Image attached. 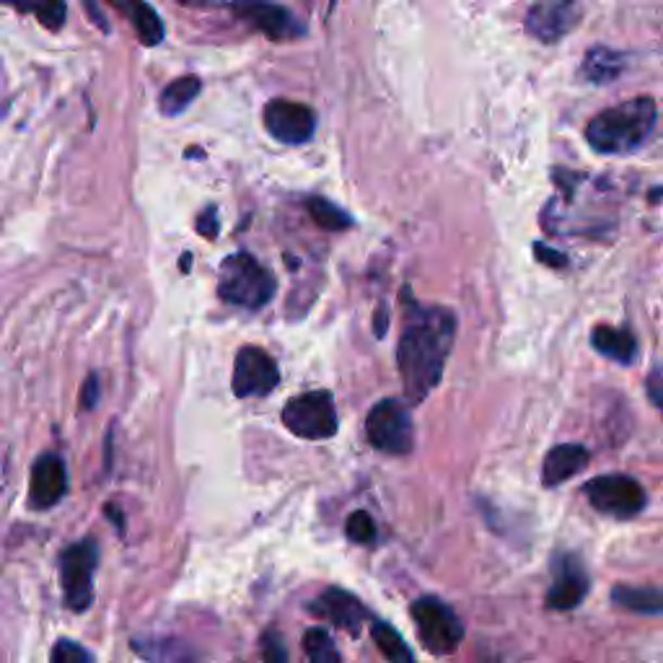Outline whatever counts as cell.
I'll return each mask as SVG.
<instances>
[{
    "label": "cell",
    "mask_w": 663,
    "mask_h": 663,
    "mask_svg": "<svg viewBox=\"0 0 663 663\" xmlns=\"http://www.w3.org/2000/svg\"><path fill=\"white\" fill-rule=\"evenodd\" d=\"M534 254H537L539 262H545V265H550L554 270L567 265V257L560 254V249H550L545 247V243H537V247H534Z\"/></svg>",
    "instance_id": "31"
},
{
    "label": "cell",
    "mask_w": 663,
    "mask_h": 663,
    "mask_svg": "<svg viewBox=\"0 0 663 663\" xmlns=\"http://www.w3.org/2000/svg\"><path fill=\"white\" fill-rule=\"evenodd\" d=\"M198 232L205 236V239H213V236L218 234V213H215V208H208V211L200 215Z\"/></svg>",
    "instance_id": "32"
},
{
    "label": "cell",
    "mask_w": 663,
    "mask_h": 663,
    "mask_svg": "<svg viewBox=\"0 0 663 663\" xmlns=\"http://www.w3.org/2000/svg\"><path fill=\"white\" fill-rule=\"evenodd\" d=\"M280 384V371L273 358L260 348H241L234 363V395L236 397H265Z\"/></svg>",
    "instance_id": "9"
},
{
    "label": "cell",
    "mask_w": 663,
    "mask_h": 663,
    "mask_svg": "<svg viewBox=\"0 0 663 663\" xmlns=\"http://www.w3.org/2000/svg\"><path fill=\"white\" fill-rule=\"evenodd\" d=\"M412 622H415L421 642L433 655H449L462 646L464 625L449 604L436 597H423L412 604Z\"/></svg>",
    "instance_id": "4"
},
{
    "label": "cell",
    "mask_w": 663,
    "mask_h": 663,
    "mask_svg": "<svg viewBox=\"0 0 663 663\" xmlns=\"http://www.w3.org/2000/svg\"><path fill=\"white\" fill-rule=\"evenodd\" d=\"M120 9L127 13V18H130L135 32H138L140 42L153 47L159 45L161 39H164V24H161L159 13H155L151 5L146 3H120Z\"/></svg>",
    "instance_id": "23"
},
{
    "label": "cell",
    "mask_w": 663,
    "mask_h": 663,
    "mask_svg": "<svg viewBox=\"0 0 663 663\" xmlns=\"http://www.w3.org/2000/svg\"><path fill=\"white\" fill-rule=\"evenodd\" d=\"M67 490V472L63 459L55 453H45L32 466V487H29V503L32 509L45 511L60 503V498Z\"/></svg>",
    "instance_id": "14"
},
{
    "label": "cell",
    "mask_w": 663,
    "mask_h": 663,
    "mask_svg": "<svg viewBox=\"0 0 663 663\" xmlns=\"http://www.w3.org/2000/svg\"><path fill=\"white\" fill-rule=\"evenodd\" d=\"M307 208L311 221H314L320 228H324V232H345V228L353 226V218H350L342 208H337L335 202L324 198H311L307 202Z\"/></svg>",
    "instance_id": "24"
},
{
    "label": "cell",
    "mask_w": 663,
    "mask_h": 663,
    "mask_svg": "<svg viewBox=\"0 0 663 663\" xmlns=\"http://www.w3.org/2000/svg\"><path fill=\"white\" fill-rule=\"evenodd\" d=\"M283 423L293 436L307 438V441L332 438L340 428L335 402L327 391H309V395L290 399L283 410Z\"/></svg>",
    "instance_id": "6"
},
{
    "label": "cell",
    "mask_w": 663,
    "mask_h": 663,
    "mask_svg": "<svg viewBox=\"0 0 663 663\" xmlns=\"http://www.w3.org/2000/svg\"><path fill=\"white\" fill-rule=\"evenodd\" d=\"M646 395L659 412H663V371H653L646 378Z\"/></svg>",
    "instance_id": "30"
},
{
    "label": "cell",
    "mask_w": 663,
    "mask_h": 663,
    "mask_svg": "<svg viewBox=\"0 0 663 663\" xmlns=\"http://www.w3.org/2000/svg\"><path fill=\"white\" fill-rule=\"evenodd\" d=\"M588 466V451L580 443H560L545 456L542 483L545 487H558L580 475Z\"/></svg>",
    "instance_id": "16"
},
{
    "label": "cell",
    "mask_w": 663,
    "mask_h": 663,
    "mask_svg": "<svg viewBox=\"0 0 663 663\" xmlns=\"http://www.w3.org/2000/svg\"><path fill=\"white\" fill-rule=\"evenodd\" d=\"M97 402H99V378H97V374H91L84 384V397H80V404H84L86 410H91V408H97Z\"/></svg>",
    "instance_id": "33"
},
{
    "label": "cell",
    "mask_w": 663,
    "mask_h": 663,
    "mask_svg": "<svg viewBox=\"0 0 663 663\" xmlns=\"http://www.w3.org/2000/svg\"><path fill=\"white\" fill-rule=\"evenodd\" d=\"M99 563V547L93 539L67 547L60 558V580H63L65 604L73 612H86L93 601V571Z\"/></svg>",
    "instance_id": "7"
},
{
    "label": "cell",
    "mask_w": 663,
    "mask_h": 663,
    "mask_svg": "<svg viewBox=\"0 0 663 663\" xmlns=\"http://www.w3.org/2000/svg\"><path fill=\"white\" fill-rule=\"evenodd\" d=\"M622 71H625V55L599 45L593 47V50H588L580 76L591 80V84H609V80L620 78Z\"/></svg>",
    "instance_id": "20"
},
{
    "label": "cell",
    "mask_w": 663,
    "mask_h": 663,
    "mask_svg": "<svg viewBox=\"0 0 663 663\" xmlns=\"http://www.w3.org/2000/svg\"><path fill=\"white\" fill-rule=\"evenodd\" d=\"M387 324H389L387 309H378V314H376V335H378V337H381L384 332H387Z\"/></svg>",
    "instance_id": "34"
},
{
    "label": "cell",
    "mask_w": 663,
    "mask_h": 663,
    "mask_svg": "<svg viewBox=\"0 0 663 663\" xmlns=\"http://www.w3.org/2000/svg\"><path fill=\"white\" fill-rule=\"evenodd\" d=\"M591 345L597 353H601L609 361L630 365L638 358V340H635L633 332L609 327V324H599L591 332Z\"/></svg>",
    "instance_id": "17"
},
{
    "label": "cell",
    "mask_w": 663,
    "mask_h": 663,
    "mask_svg": "<svg viewBox=\"0 0 663 663\" xmlns=\"http://www.w3.org/2000/svg\"><path fill=\"white\" fill-rule=\"evenodd\" d=\"M365 436L374 449L395 456H408L415 446V428L408 404L399 399H381L365 417Z\"/></svg>",
    "instance_id": "5"
},
{
    "label": "cell",
    "mask_w": 663,
    "mask_h": 663,
    "mask_svg": "<svg viewBox=\"0 0 663 663\" xmlns=\"http://www.w3.org/2000/svg\"><path fill=\"white\" fill-rule=\"evenodd\" d=\"M303 648H307L309 663H342L335 640H332V635L322 630V627H311V630L303 635Z\"/></svg>",
    "instance_id": "25"
},
{
    "label": "cell",
    "mask_w": 663,
    "mask_h": 663,
    "mask_svg": "<svg viewBox=\"0 0 663 663\" xmlns=\"http://www.w3.org/2000/svg\"><path fill=\"white\" fill-rule=\"evenodd\" d=\"M265 127L273 138L288 146H301L314 135L316 130V117L307 104L288 99H273L265 107Z\"/></svg>",
    "instance_id": "11"
},
{
    "label": "cell",
    "mask_w": 663,
    "mask_h": 663,
    "mask_svg": "<svg viewBox=\"0 0 663 663\" xmlns=\"http://www.w3.org/2000/svg\"><path fill=\"white\" fill-rule=\"evenodd\" d=\"M18 11H34L47 29H60L65 22V13H67L65 3H58V0H52V3H37V5H18Z\"/></svg>",
    "instance_id": "28"
},
{
    "label": "cell",
    "mask_w": 663,
    "mask_h": 663,
    "mask_svg": "<svg viewBox=\"0 0 663 663\" xmlns=\"http://www.w3.org/2000/svg\"><path fill=\"white\" fill-rule=\"evenodd\" d=\"M453 335H456V316L449 309L415 303L408 311V324L399 337L397 365L410 402H423L441 384Z\"/></svg>",
    "instance_id": "1"
},
{
    "label": "cell",
    "mask_w": 663,
    "mask_h": 663,
    "mask_svg": "<svg viewBox=\"0 0 663 663\" xmlns=\"http://www.w3.org/2000/svg\"><path fill=\"white\" fill-rule=\"evenodd\" d=\"M655 117H659V107L651 97L622 101L588 122L586 140L601 155L633 153L651 138Z\"/></svg>",
    "instance_id": "2"
},
{
    "label": "cell",
    "mask_w": 663,
    "mask_h": 663,
    "mask_svg": "<svg viewBox=\"0 0 663 663\" xmlns=\"http://www.w3.org/2000/svg\"><path fill=\"white\" fill-rule=\"evenodd\" d=\"M584 16V9L573 0H547L534 3L526 11V32L545 45H554L575 29V24Z\"/></svg>",
    "instance_id": "10"
},
{
    "label": "cell",
    "mask_w": 663,
    "mask_h": 663,
    "mask_svg": "<svg viewBox=\"0 0 663 663\" xmlns=\"http://www.w3.org/2000/svg\"><path fill=\"white\" fill-rule=\"evenodd\" d=\"M371 638H374L378 653H381L389 663H415V655H412L410 646L404 642L402 635L389 625V622L381 620L371 622Z\"/></svg>",
    "instance_id": "21"
},
{
    "label": "cell",
    "mask_w": 663,
    "mask_h": 663,
    "mask_svg": "<svg viewBox=\"0 0 663 663\" xmlns=\"http://www.w3.org/2000/svg\"><path fill=\"white\" fill-rule=\"evenodd\" d=\"M345 534H348L350 542L355 545H371L376 539V524L374 518L368 516L365 511L350 513L348 524H345Z\"/></svg>",
    "instance_id": "26"
},
{
    "label": "cell",
    "mask_w": 663,
    "mask_h": 663,
    "mask_svg": "<svg viewBox=\"0 0 663 663\" xmlns=\"http://www.w3.org/2000/svg\"><path fill=\"white\" fill-rule=\"evenodd\" d=\"M133 651L151 663H200L198 653L179 640H133Z\"/></svg>",
    "instance_id": "19"
},
{
    "label": "cell",
    "mask_w": 663,
    "mask_h": 663,
    "mask_svg": "<svg viewBox=\"0 0 663 663\" xmlns=\"http://www.w3.org/2000/svg\"><path fill=\"white\" fill-rule=\"evenodd\" d=\"M584 492L593 509L614 518L638 516L648 503L642 485L627 475L593 477L584 485Z\"/></svg>",
    "instance_id": "8"
},
{
    "label": "cell",
    "mask_w": 663,
    "mask_h": 663,
    "mask_svg": "<svg viewBox=\"0 0 663 663\" xmlns=\"http://www.w3.org/2000/svg\"><path fill=\"white\" fill-rule=\"evenodd\" d=\"M218 296L234 307L262 309L273 301L275 277L252 254H234L223 262Z\"/></svg>",
    "instance_id": "3"
},
{
    "label": "cell",
    "mask_w": 663,
    "mask_h": 663,
    "mask_svg": "<svg viewBox=\"0 0 663 663\" xmlns=\"http://www.w3.org/2000/svg\"><path fill=\"white\" fill-rule=\"evenodd\" d=\"M554 580L547 591V606L552 612H571V609L580 606V601L588 593V575L580 565L578 558L573 554H560L558 563H554Z\"/></svg>",
    "instance_id": "12"
},
{
    "label": "cell",
    "mask_w": 663,
    "mask_h": 663,
    "mask_svg": "<svg viewBox=\"0 0 663 663\" xmlns=\"http://www.w3.org/2000/svg\"><path fill=\"white\" fill-rule=\"evenodd\" d=\"M50 663H93V655L80 642L58 640L50 653Z\"/></svg>",
    "instance_id": "27"
},
{
    "label": "cell",
    "mask_w": 663,
    "mask_h": 663,
    "mask_svg": "<svg viewBox=\"0 0 663 663\" xmlns=\"http://www.w3.org/2000/svg\"><path fill=\"white\" fill-rule=\"evenodd\" d=\"M612 604L635 614H663V588L653 586H614Z\"/></svg>",
    "instance_id": "18"
},
{
    "label": "cell",
    "mask_w": 663,
    "mask_h": 663,
    "mask_svg": "<svg viewBox=\"0 0 663 663\" xmlns=\"http://www.w3.org/2000/svg\"><path fill=\"white\" fill-rule=\"evenodd\" d=\"M232 11L241 22L252 24L254 29H260L270 39H293L303 34V26L299 24V18L293 16L288 9L273 3H236L232 5Z\"/></svg>",
    "instance_id": "13"
},
{
    "label": "cell",
    "mask_w": 663,
    "mask_h": 663,
    "mask_svg": "<svg viewBox=\"0 0 663 663\" xmlns=\"http://www.w3.org/2000/svg\"><path fill=\"white\" fill-rule=\"evenodd\" d=\"M260 648H262V659H265V663H288L286 642H283L280 633L277 630H267L265 635H262Z\"/></svg>",
    "instance_id": "29"
},
{
    "label": "cell",
    "mask_w": 663,
    "mask_h": 663,
    "mask_svg": "<svg viewBox=\"0 0 663 663\" xmlns=\"http://www.w3.org/2000/svg\"><path fill=\"white\" fill-rule=\"evenodd\" d=\"M311 609H314V614H320V617L329 620L335 627H340V630H348L350 635L361 633L365 606L353 593L345 591V588H329V591H324L322 597L311 604Z\"/></svg>",
    "instance_id": "15"
},
{
    "label": "cell",
    "mask_w": 663,
    "mask_h": 663,
    "mask_svg": "<svg viewBox=\"0 0 663 663\" xmlns=\"http://www.w3.org/2000/svg\"><path fill=\"white\" fill-rule=\"evenodd\" d=\"M202 89L200 78L198 76H185L172 80V84L166 86L164 91H161L159 97V110L166 114V117H174V114H182L187 110L189 104H192V99L198 97Z\"/></svg>",
    "instance_id": "22"
}]
</instances>
